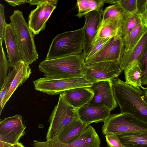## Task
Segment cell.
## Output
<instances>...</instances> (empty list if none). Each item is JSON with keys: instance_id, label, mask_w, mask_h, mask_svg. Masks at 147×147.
<instances>
[{"instance_id": "obj_1", "label": "cell", "mask_w": 147, "mask_h": 147, "mask_svg": "<svg viewBox=\"0 0 147 147\" xmlns=\"http://www.w3.org/2000/svg\"><path fill=\"white\" fill-rule=\"evenodd\" d=\"M115 98L121 113L131 115L147 122V102L142 92L121 81L118 77L112 81Z\"/></svg>"}, {"instance_id": "obj_2", "label": "cell", "mask_w": 147, "mask_h": 147, "mask_svg": "<svg viewBox=\"0 0 147 147\" xmlns=\"http://www.w3.org/2000/svg\"><path fill=\"white\" fill-rule=\"evenodd\" d=\"M82 54L45 59L38 65L45 77L56 79L85 77L86 65Z\"/></svg>"}, {"instance_id": "obj_3", "label": "cell", "mask_w": 147, "mask_h": 147, "mask_svg": "<svg viewBox=\"0 0 147 147\" xmlns=\"http://www.w3.org/2000/svg\"><path fill=\"white\" fill-rule=\"evenodd\" d=\"M11 25L18 46L22 61L29 65L38 59L34 34L19 10H14L10 17Z\"/></svg>"}, {"instance_id": "obj_4", "label": "cell", "mask_w": 147, "mask_h": 147, "mask_svg": "<svg viewBox=\"0 0 147 147\" xmlns=\"http://www.w3.org/2000/svg\"><path fill=\"white\" fill-rule=\"evenodd\" d=\"M84 26L59 34L53 39L45 59H51L83 53Z\"/></svg>"}, {"instance_id": "obj_5", "label": "cell", "mask_w": 147, "mask_h": 147, "mask_svg": "<svg viewBox=\"0 0 147 147\" xmlns=\"http://www.w3.org/2000/svg\"><path fill=\"white\" fill-rule=\"evenodd\" d=\"M78 110L66 101L62 94H60L58 103L48 120L50 124L46 136L47 140L57 138L66 126L79 119Z\"/></svg>"}, {"instance_id": "obj_6", "label": "cell", "mask_w": 147, "mask_h": 147, "mask_svg": "<svg viewBox=\"0 0 147 147\" xmlns=\"http://www.w3.org/2000/svg\"><path fill=\"white\" fill-rule=\"evenodd\" d=\"M102 127L104 135L117 134L128 132H147V122L126 113L113 114L104 122Z\"/></svg>"}, {"instance_id": "obj_7", "label": "cell", "mask_w": 147, "mask_h": 147, "mask_svg": "<svg viewBox=\"0 0 147 147\" xmlns=\"http://www.w3.org/2000/svg\"><path fill=\"white\" fill-rule=\"evenodd\" d=\"M33 83L36 90L51 95L62 94L65 91L73 88L90 87L92 84L84 77L66 79L45 77Z\"/></svg>"}, {"instance_id": "obj_8", "label": "cell", "mask_w": 147, "mask_h": 147, "mask_svg": "<svg viewBox=\"0 0 147 147\" xmlns=\"http://www.w3.org/2000/svg\"><path fill=\"white\" fill-rule=\"evenodd\" d=\"M57 0H32L31 5H36L28 18L29 27L34 35L38 34L45 28L46 23L56 7Z\"/></svg>"}, {"instance_id": "obj_9", "label": "cell", "mask_w": 147, "mask_h": 147, "mask_svg": "<svg viewBox=\"0 0 147 147\" xmlns=\"http://www.w3.org/2000/svg\"><path fill=\"white\" fill-rule=\"evenodd\" d=\"M124 48L125 40L121 32L111 38L92 57L85 61V64L109 61L120 64Z\"/></svg>"}, {"instance_id": "obj_10", "label": "cell", "mask_w": 147, "mask_h": 147, "mask_svg": "<svg viewBox=\"0 0 147 147\" xmlns=\"http://www.w3.org/2000/svg\"><path fill=\"white\" fill-rule=\"evenodd\" d=\"M85 78L92 83L110 80L117 78L122 71L119 64L113 61H103L86 65Z\"/></svg>"}, {"instance_id": "obj_11", "label": "cell", "mask_w": 147, "mask_h": 147, "mask_svg": "<svg viewBox=\"0 0 147 147\" xmlns=\"http://www.w3.org/2000/svg\"><path fill=\"white\" fill-rule=\"evenodd\" d=\"M26 127L20 115L5 118L0 122V141L12 145L17 143L25 134Z\"/></svg>"}, {"instance_id": "obj_12", "label": "cell", "mask_w": 147, "mask_h": 147, "mask_svg": "<svg viewBox=\"0 0 147 147\" xmlns=\"http://www.w3.org/2000/svg\"><path fill=\"white\" fill-rule=\"evenodd\" d=\"M94 96L89 104L95 106H105L111 111L117 106L115 98L111 81L104 80L92 84L89 87Z\"/></svg>"}, {"instance_id": "obj_13", "label": "cell", "mask_w": 147, "mask_h": 147, "mask_svg": "<svg viewBox=\"0 0 147 147\" xmlns=\"http://www.w3.org/2000/svg\"><path fill=\"white\" fill-rule=\"evenodd\" d=\"M102 13L92 11L85 16L83 52L84 56L89 50L101 24Z\"/></svg>"}, {"instance_id": "obj_14", "label": "cell", "mask_w": 147, "mask_h": 147, "mask_svg": "<svg viewBox=\"0 0 147 147\" xmlns=\"http://www.w3.org/2000/svg\"><path fill=\"white\" fill-rule=\"evenodd\" d=\"M147 31V28L140 21L125 40L124 53L119 64L121 71L124 70L128 65L134 49Z\"/></svg>"}, {"instance_id": "obj_15", "label": "cell", "mask_w": 147, "mask_h": 147, "mask_svg": "<svg viewBox=\"0 0 147 147\" xmlns=\"http://www.w3.org/2000/svg\"><path fill=\"white\" fill-rule=\"evenodd\" d=\"M111 111L105 106H95L88 104L78 110L80 119L88 125L105 121L111 115Z\"/></svg>"}, {"instance_id": "obj_16", "label": "cell", "mask_w": 147, "mask_h": 147, "mask_svg": "<svg viewBox=\"0 0 147 147\" xmlns=\"http://www.w3.org/2000/svg\"><path fill=\"white\" fill-rule=\"evenodd\" d=\"M48 141L52 147H100V144L98 134L90 125L79 137L69 144L59 145L53 139Z\"/></svg>"}, {"instance_id": "obj_17", "label": "cell", "mask_w": 147, "mask_h": 147, "mask_svg": "<svg viewBox=\"0 0 147 147\" xmlns=\"http://www.w3.org/2000/svg\"><path fill=\"white\" fill-rule=\"evenodd\" d=\"M62 94L66 101L78 109L89 104L94 96V93L89 87L71 89L65 91Z\"/></svg>"}, {"instance_id": "obj_18", "label": "cell", "mask_w": 147, "mask_h": 147, "mask_svg": "<svg viewBox=\"0 0 147 147\" xmlns=\"http://www.w3.org/2000/svg\"><path fill=\"white\" fill-rule=\"evenodd\" d=\"M88 125L80 119L75 120L66 126L57 138L53 140L59 145L69 144L79 137Z\"/></svg>"}, {"instance_id": "obj_19", "label": "cell", "mask_w": 147, "mask_h": 147, "mask_svg": "<svg viewBox=\"0 0 147 147\" xmlns=\"http://www.w3.org/2000/svg\"><path fill=\"white\" fill-rule=\"evenodd\" d=\"M8 59L11 67H14L16 64L22 61L20 52L13 29L10 24H7L3 36Z\"/></svg>"}, {"instance_id": "obj_20", "label": "cell", "mask_w": 147, "mask_h": 147, "mask_svg": "<svg viewBox=\"0 0 147 147\" xmlns=\"http://www.w3.org/2000/svg\"><path fill=\"white\" fill-rule=\"evenodd\" d=\"M14 67L16 68V74L5 97L4 106L17 88L27 80L31 73L29 65L22 61L18 62Z\"/></svg>"}, {"instance_id": "obj_21", "label": "cell", "mask_w": 147, "mask_h": 147, "mask_svg": "<svg viewBox=\"0 0 147 147\" xmlns=\"http://www.w3.org/2000/svg\"><path fill=\"white\" fill-rule=\"evenodd\" d=\"M124 147H147V132H128L116 134Z\"/></svg>"}, {"instance_id": "obj_22", "label": "cell", "mask_w": 147, "mask_h": 147, "mask_svg": "<svg viewBox=\"0 0 147 147\" xmlns=\"http://www.w3.org/2000/svg\"><path fill=\"white\" fill-rule=\"evenodd\" d=\"M123 20L115 21L100 26L89 49L99 41L111 38L121 32Z\"/></svg>"}, {"instance_id": "obj_23", "label": "cell", "mask_w": 147, "mask_h": 147, "mask_svg": "<svg viewBox=\"0 0 147 147\" xmlns=\"http://www.w3.org/2000/svg\"><path fill=\"white\" fill-rule=\"evenodd\" d=\"M124 73L126 83L141 90L144 72L140 62L129 64L124 69Z\"/></svg>"}, {"instance_id": "obj_24", "label": "cell", "mask_w": 147, "mask_h": 147, "mask_svg": "<svg viewBox=\"0 0 147 147\" xmlns=\"http://www.w3.org/2000/svg\"><path fill=\"white\" fill-rule=\"evenodd\" d=\"M105 0H78L77 1L78 13L76 16L81 18L93 11L103 13Z\"/></svg>"}, {"instance_id": "obj_25", "label": "cell", "mask_w": 147, "mask_h": 147, "mask_svg": "<svg viewBox=\"0 0 147 147\" xmlns=\"http://www.w3.org/2000/svg\"><path fill=\"white\" fill-rule=\"evenodd\" d=\"M125 15L118 4H115L108 6L103 11L100 26L115 21L123 20Z\"/></svg>"}, {"instance_id": "obj_26", "label": "cell", "mask_w": 147, "mask_h": 147, "mask_svg": "<svg viewBox=\"0 0 147 147\" xmlns=\"http://www.w3.org/2000/svg\"><path fill=\"white\" fill-rule=\"evenodd\" d=\"M140 22L138 13L125 14L121 29V35L124 40Z\"/></svg>"}, {"instance_id": "obj_27", "label": "cell", "mask_w": 147, "mask_h": 147, "mask_svg": "<svg viewBox=\"0 0 147 147\" xmlns=\"http://www.w3.org/2000/svg\"><path fill=\"white\" fill-rule=\"evenodd\" d=\"M147 49V31L134 49L128 65L131 63L140 62L144 55Z\"/></svg>"}, {"instance_id": "obj_28", "label": "cell", "mask_w": 147, "mask_h": 147, "mask_svg": "<svg viewBox=\"0 0 147 147\" xmlns=\"http://www.w3.org/2000/svg\"><path fill=\"white\" fill-rule=\"evenodd\" d=\"M107 3L110 4H118L126 14L138 13V0H108Z\"/></svg>"}, {"instance_id": "obj_29", "label": "cell", "mask_w": 147, "mask_h": 147, "mask_svg": "<svg viewBox=\"0 0 147 147\" xmlns=\"http://www.w3.org/2000/svg\"><path fill=\"white\" fill-rule=\"evenodd\" d=\"M0 87L5 80L8 74V71L11 67L8 60L6 56L2 44L0 43Z\"/></svg>"}, {"instance_id": "obj_30", "label": "cell", "mask_w": 147, "mask_h": 147, "mask_svg": "<svg viewBox=\"0 0 147 147\" xmlns=\"http://www.w3.org/2000/svg\"><path fill=\"white\" fill-rule=\"evenodd\" d=\"M16 68L14 67L11 72H9L8 75L4 81L3 84L0 88V114L4 107V101L5 97L9 87L11 84L13 79L16 74Z\"/></svg>"}, {"instance_id": "obj_31", "label": "cell", "mask_w": 147, "mask_h": 147, "mask_svg": "<svg viewBox=\"0 0 147 147\" xmlns=\"http://www.w3.org/2000/svg\"><path fill=\"white\" fill-rule=\"evenodd\" d=\"M111 38L102 40L92 46L87 53L84 56H82L84 62L92 57Z\"/></svg>"}, {"instance_id": "obj_32", "label": "cell", "mask_w": 147, "mask_h": 147, "mask_svg": "<svg viewBox=\"0 0 147 147\" xmlns=\"http://www.w3.org/2000/svg\"><path fill=\"white\" fill-rule=\"evenodd\" d=\"M138 14L142 23L147 28V0H138Z\"/></svg>"}, {"instance_id": "obj_33", "label": "cell", "mask_w": 147, "mask_h": 147, "mask_svg": "<svg viewBox=\"0 0 147 147\" xmlns=\"http://www.w3.org/2000/svg\"><path fill=\"white\" fill-rule=\"evenodd\" d=\"M4 8V5L0 4V43L1 44H2L3 34L7 24L5 22Z\"/></svg>"}, {"instance_id": "obj_34", "label": "cell", "mask_w": 147, "mask_h": 147, "mask_svg": "<svg viewBox=\"0 0 147 147\" xmlns=\"http://www.w3.org/2000/svg\"><path fill=\"white\" fill-rule=\"evenodd\" d=\"M105 137L108 147H124L116 134H107Z\"/></svg>"}, {"instance_id": "obj_35", "label": "cell", "mask_w": 147, "mask_h": 147, "mask_svg": "<svg viewBox=\"0 0 147 147\" xmlns=\"http://www.w3.org/2000/svg\"><path fill=\"white\" fill-rule=\"evenodd\" d=\"M144 74L142 79V84L147 85V49L146 53L140 61Z\"/></svg>"}, {"instance_id": "obj_36", "label": "cell", "mask_w": 147, "mask_h": 147, "mask_svg": "<svg viewBox=\"0 0 147 147\" xmlns=\"http://www.w3.org/2000/svg\"><path fill=\"white\" fill-rule=\"evenodd\" d=\"M4 1L7 2L9 5L13 7L28 3L29 1L27 0H4Z\"/></svg>"}, {"instance_id": "obj_37", "label": "cell", "mask_w": 147, "mask_h": 147, "mask_svg": "<svg viewBox=\"0 0 147 147\" xmlns=\"http://www.w3.org/2000/svg\"><path fill=\"white\" fill-rule=\"evenodd\" d=\"M33 147H52L49 141L40 142L37 140L33 141Z\"/></svg>"}, {"instance_id": "obj_38", "label": "cell", "mask_w": 147, "mask_h": 147, "mask_svg": "<svg viewBox=\"0 0 147 147\" xmlns=\"http://www.w3.org/2000/svg\"><path fill=\"white\" fill-rule=\"evenodd\" d=\"M140 88L142 89V93L144 99L147 102V87L145 88L142 86Z\"/></svg>"}, {"instance_id": "obj_39", "label": "cell", "mask_w": 147, "mask_h": 147, "mask_svg": "<svg viewBox=\"0 0 147 147\" xmlns=\"http://www.w3.org/2000/svg\"><path fill=\"white\" fill-rule=\"evenodd\" d=\"M12 145L0 141V147H10Z\"/></svg>"}, {"instance_id": "obj_40", "label": "cell", "mask_w": 147, "mask_h": 147, "mask_svg": "<svg viewBox=\"0 0 147 147\" xmlns=\"http://www.w3.org/2000/svg\"><path fill=\"white\" fill-rule=\"evenodd\" d=\"M10 147H26L22 143L18 142Z\"/></svg>"}]
</instances>
